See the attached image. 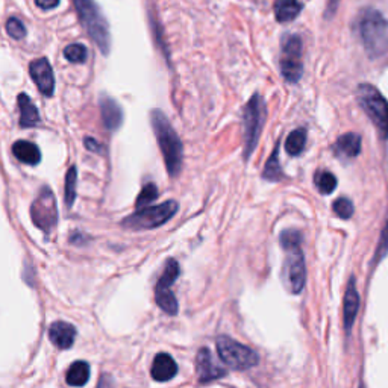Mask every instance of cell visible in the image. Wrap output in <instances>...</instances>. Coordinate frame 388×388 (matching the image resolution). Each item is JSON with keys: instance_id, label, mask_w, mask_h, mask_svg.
<instances>
[{"instance_id": "5bb4252c", "label": "cell", "mask_w": 388, "mask_h": 388, "mask_svg": "<svg viewBox=\"0 0 388 388\" xmlns=\"http://www.w3.org/2000/svg\"><path fill=\"white\" fill-rule=\"evenodd\" d=\"M99 105L103 125H105L108 131H117L123 125V119H125V114H123V109L119 105V102L105 96L100 99Z\"/></svg>"}, {"instance_id": "2e32d148", "label": "cell", "mask_w": 388, "mask_h": 388, "mask_svg": "<svg viewBox=\"0 0 388 388\" xmlns=\"http://www.w3.org/2000/svg\"><path fill=\"white\" fill-rule=\"evenodd\" d=\"M358 309H359V295L356 290V282L352 278L349 281V286L344 295V305H343V323H344L346 333H350V329H352L358 314Z\"/></svg>"}, {"instance_id": "ac0fdd59", "label": "cell", "mask_w": 388, "mask_h": 388, "mask_svg": "<svg viewBox=\"0 0 388 388\" xmlns=\"http://www.w3.org/2000/svg\"><path fill=\"white\" fill-rule=\"evenodd\" d=\"M18 108H20V126L22 128H35L41 123L40 112L36 109L35 103L31 100V98L27 94L22 93L17 99Z\"/></svg>"}, {"instance_id": "83f0119b", "label": "cell", "mask_w": 388, "mask_h": 388, "mask_svg": "<svg viewBox=\"0 0 388 388\" xmlns=\"http://www.w3.org/2000/svg\"><path fill=\"white\" fill-rule=\"evenodd\" d=\"M64 56L73 64H82L88 58V51L83 44H70L65 47Z\"/></svg>"}, {"instance_id": "7c38bea8", "label": "cell", "mask_w": 388, "mask_h": 388, "mask_svg": "<svg viewBox=\"0 0 388 388\" xmlns=\"http://www.w3.org/2000/svg\"><path fill=\"white\" fill-rule=\"evenodd\" d=\"M29 73L40 93L44 94L46 98H52L55 93V76L49 61L46 58L35 60L29 65Z\"/></svg>"}, {"instance_id": "e0dca14e", "label": "cell", "mask_w": 388, "mask_h": 388, "mask_svg": "<svg viewBox=\"0 0 388 388\" xmlns=\"http://www.w3.org/2000/svg\"><path fill=\"white\" fill-rule=\"evenodd\" d=\"M150 375L156 382H167L178 375V364L168 354H158L150 368Z\"/></svg>"}, {"instance_id": "cb8c5ba5", "label": "cell", "mask_w": 388, "mask_h": 388, "mask_svg": "<svg viewBox=\"0 0 388 388\" xmlns=\"http://www.w3.org/2000/svg\"><path fill=\"white\" fill-rule=\"evenodd\" d=\"M76 182H78L76 167L72 166L67 175H65V188H64V201L69 208L73 206L74 199H76Z\"/></svg>"}, {"instance_id": "7402d4cb", "label": "cell", "mask_w": 388, "mask_h": 388, "mask_svg": "<svg viewBox=\"0 0 388 388\" xmlns=\"http://www.w3.org/2000/svg\"><path fill=\"white\" fill-rule=\"evenodd\" d=\"M90 380V366L85 361L73 363L65 375V381L72 387H83Z\"/></svg>"}, {"instance_id": "f1b7e54d", "label": "cell", "mask_w": 388, "mask_h": 388, "mask_svg": "<svg viewBox=\"0 0 388 388\" xmlns=\"http://www.w3.org/2000/svg\"><path fill=\"white\" fill-rule=\"evenodd\" d=\"M279 241H281V246L286 250H291V249H296V248H300V243H302V234L299 231H283L279 236Z\"/></svg>"}, {"instance_id": "4fadbf2b", "label": "cell", "mask_w": 388, "mask_h": 388, "mask_svg": "<svg viewBox=\"0 0 388 388\" xmlns=\"http://www.w3.org/2000/svg\"><path fill=\"white\" fill-rule=\"evenodd\" d=\"M196 372L199 381L202 384L220 380V377L226 376L225 368L214 361L210 349L206 347L199 350V354L196 356Z\"/></svg>"}, {"instance_id": "ba28073f", "label": "cell", "mask_w": 388, "mask_h": 388, "mask_svg": "<svg viewBox=\"0 0 388 388\" xmlns=\"http://www.w3.org/2000/svg\"><path fill=\"white\" fill-rule=\"evenodd\" d=\"M179 264L176 260L170 258L166 262V269L161 274L156 286H155V300L158 307L163 309L164 312H167L168 316H176L179 311V305H178V299L175 297V295L170 288H172L173 283L176 282L178 276H179Z\"/></svg>"}, {"instance_id": "6da1fadb", "label": "cell", "mask_w": 388, "mask_h": 388, "mask_svg": "<svg viewBox=\"0 0 388 388\" xmlns=\"http://www.w3.org/2000/svg\"><path fill=\"white\" fill-rule=\"evenodd\" d=\"M150 121H152L161 154L164 156L167 172L170 176H178L182 167L184 154L181 138L176 134L173 126L170 125L164 112H161L159 109H154L150 112Z\"/></svg>"}, {"instance_id": "f546056e", "label": "cell", "mask_w": 388, "mask_h": 388, "mask_svg": "<svg viewBox=\"0 0 388 388\" xmlns=\"http://www.w3.org/2000/svg\"><path fill=\"white\" fill-rule=\"evenodd\" d=\"M334 213L343 220H349L354 214V203L347 197H340L334 202Z\"/></svg>"}, {"instance_id": "8fae6325", "label": "cell", "mask_w": 388, "mask_h": 388, "mask_svg": "<svg viewBox=\"0 0 388 388\" xmlns=\"http://www.w3.org/2000/svg\"><path fill=\"white\" fill-rule=\"evenodd\" d=\"M288 255L283 261L282 279L286 287L293 295H299L304 290L307 282V267H305V255L300 248L287 250Z\"/></svg>"}, {"instance_id": "52a82bcc", "label": "cell", "mask_w": 388, "mask_h": 388, "mask_svg": "<svg viewBox=\"0 0 388 388\" xmlns=\"http://www.w3.org/2000/svg\"><path fill=\"white\" fill-rule=\"evenodd\" d=\"M217 352L222 361L234 370H249L260 363V356L253 349L229 337H220L217 340Z\"/></svg>"}, {"instance_id": "603a6c76", "label": "cell", "mask_w": 388, "mask_h": 388, "mask_svg": "<svg viewBox=\"0 0 388 388\" xmlns=\"http://www.w3.org/2000/svg\"><path fill=\"white\" fill-rule=\"evenodd\" d=\"M307 145V131L305 129H296L293 131L291 134L286 140V150L287 154L291 156H299L304 152Z\"/></svg>"}, {"instance_id": "836d02e7", "label": "cell", "mask_w": 388, "mask_h": 388, "mask_svg": "<svg viewBox=\"0 0 388 388\" xmlns=\"http://www.w3.org/2000/svg\"><path fill=\"white\" fill-rule=\"evenodd\" d=\"M35 4L39 8L44 9V11H49L60 5V0H35Z\"/></svg>"}, {"instance_id": "ffe728a7", "label": "cell", "mask_w": 388, "mask_h": 388, "mask_svg": "<svg viewBox=\"0 0 388 388\" xmlns=\"http://www.w3.org/2000/svg\"><path fill=\"white\" fill-rule=\"evenodd\" d=\"M13 154L14 156L23 164L27 166H36L41 161V152L31 141L18 140L13 145Z\"/></svg>"}, {"instance_id": "7a4b0ae2", "label": "cell", "mask_w": 388, "mask_h": 388, "mask_svg": "<svg viewBox=\"0 0 388 388\" xmlns=\"http://www.w3.org/2000/svg\"><path fill=\"white\" fill-rule=\"evenodd\" d=\"M358 35L370 58L388 53V22L376 9H364L358 18Z\"/></svg>"}, {"instance_id": "277c9868", "label": "cell", "mask_w": 388, "mask_h": 388, "mask_svg": "<svg viewBox=\"0 0 388 388\" xmlns=\"http://www.w3.org/2000/svg\"><path fill=\"white\" fill-rule=\"evenodd\" d=\"M356 99L359 107L372 120L380 135L388 138V100L382 96V93L375 88L370 83H361L356 91Z\"/></svg>"}, {"instance_id": "1f68e13d", "label": "cell", "mask_w": 388, "mask_h": 388, "mask_svg": "<svg viewBox=\"0 0 388 388\" xmlns=\"http://www.w3.org/2000/svg\"><path fill=\"white\" fill-rule=\"evenodd\" d=\"M387 253H388V223L385 225V228L381 234L380 244H377V249L375 252V261L380 262Z\"/></svg>"}, {"instance_id": "e575fe53", "label": "cell", "mask_w": 388, "mask_h": 388, "mask_svg": "<svg viewBox=\"0 0 388 388\" xmlns=\"http://www.w3.org/2000/svg\"><path fill=\"white\" fill-rule=\"evenodd\" d=\"M337 4H338V0H329V2H328V9H329V13H334V11H335Z\"/></svg>"}, {"instance_id": "4316f807", "label": "cell", "mask_w": 388, "mask_h": 388, "mask_svg": "<svg viewBox=\"0 0 388 388\" xmlns=\"http://www.w3.org/2000/svg\"><path fill=\"white\" fill-rule=\"evenodd\" d=\"M158 199V188L155 184H147L143 187V190L140 192L138 197H137V202H135V206L137 210H143V208L149 206L152 202H155Z\"/></svg>"}, {"instance_id": "3957f363", "label": "cell", "mask_w": 388, "mask_h": 388, "mask_svg": "<svg viewBox=\"0 0 388 388\" xmlns=\"http://www.w3.org/2000/svg\"><path fill=\"white\" fill-rule=\"evenodd\" d=\"M72 2L76 8L79 20L85 31L91 36V40L98 44L99 51L103 55H108L111 51L109 26L98 4L94 0H72Z\"/></svg>"}, {"instance_id": "44dd1931", "label": "cell", "mask_w": 388, "mask_h": 388, "mask_svg": "<svg viewBox=\"0 0 388 388\" xmlns=\"http://www.w3.org/2000/svg\"><path fill=\"white\" fill-rule=\"evenodd\" d=\"M274 17L279 23H288L300 14L302 4L299 0H276L274 2Z\"/></svg>"}, {"instance_id": "484cf974", "label": "cell", "mask_w": 388, "mask_h": 388, "mask_svg": "<svg viewBox=\"0 0 388 388\" xmlns=\"http://www.w3.org/2000/svg\"><path fill=\"white\" fill-rule=\"evenodd\" d=\"M262 176L269 179V181L276 182L283 176L282 170H281V164H279V158H278V147L273 150V154L270 156V159L267 161L266 167H264V173Z\"/></svg>"}, {"instance_id": "4dcf8cb0", "label": "cell", "mask_w": 388, "mask_h": 388, "mask_svg": "<svg viewBox=\"0 0 388 388\" xmlns=\"http://www.w3.org/2000/svg\"><path fill=\"white\" fill-rule=\"evenodd\" d=\"M6 32L14 40H23L27 31H26V27L22 20H18V18H15V17H11L6 22Z\"/></svg>"}, {"instance_id": "5b68a950", "label": "cell", "mask_w": 388, "mask_h": 388, "mask_svg": "<svg viewBox=\"0 0 388 388\" xmlns=\"http://www.w3.org/2000/svg\"><path fill=\"white\" fill-rule=\"evenodd\" d=\"M266 103L260 94H253L252 99L246 103L243 109V128H244V159H249L258 145L261 131L266 121Z\"/></svg>"}, {"instance_id": "d6986e66", "label": "cell", "mask_w": 388, "mask_h": 388, "mask_svg": "<svg viewBox=\"0 0 388 388\" xmlns=\"http://www.w3.org/2000/svg\"><path fill=\"white\" fill-rule=\"evenodd\" d=\"M334 152L338 158H355L361 152V137L349 132L340 137L334 145Z\"/></svg>"}, {"instance_id": "d4e9b609", "label": "cell", "mask_w": 388, "mask_h": 388, "mask_svg": "<svg viewBox=\"0 0 388 388\" xmlns=\"http://www.w3.org/2000/svg\"><path fill=\"white\" fill-rule=\"evenodd\" d=\"M314 182H316L317 190L321 194L334 193L335 188H337V178L330 172H319L314 176Z\"/></svg>"}, {"instance_id": "8992f818", "label": "cell", "mask_w": 388, "mask_h": 388, "mask_svg": "<svg viewBox=\"0 0 388 388\" xmlns=\"http://www.w3.org/2000/svg\"><path fill=\"white\" fill-rule=\"evenodd\" d=\"M178 211V202L167 201L161 205L146 206L143 210H138L135 214L126 217L123 220V226L129 229L145 231L155 229L158 226L167 223Z\"/></svg>"}, {"instance_id": "d6a6232c", "label": "cell", "mask_w": 388, "mask_h": 388, "mask_svg": "<svg viewBox=\"0 0 388 388\" xmlns=\"http://www.w3.org/2000/svg\"><path fill=\"white\" fill-rule=\"evenodd\" d=\"M83 143H85V147H87L88 150H91V152H94V154H102V152H103L102 145L98 143V141L94 140V138L87 137V138H85Z\"/></svg>"}, {"instance_id": "9a60e30c", "label": "cell", "mask_w": 388, "mask_h": 388, "mask_svg": "<svg viewBox=\"0 0 388 388\" xmlns=\"http://www.w3.org/2000/svg\"><path fill=\"white\" fill-rule=\"evenodd\" d=\"M49 338L58 349H70L76 338V328L67 321H55L49 328Z\"/></svg>"}, {"instance_id": "9c48e42d", "label": "cell", "mask_w": 388, "mask_h": 388, "mask_svg": "<svg viewBox=\"0 0 388 388\" xmlns=\"http://www.w3.org/2000/svg\"><path fill=\"white\" fill-rule=\"evenodd\" d=\"M31 219L36 228L46 234H51L58 220L55 194L49 187H43L31 206Z\"/></svg>"}, {"instance_id": "30bf717a", "label": "cell", "mask_w": 388, "mask_h": 388, "mask_svg": "<svg viewBox=\"0 0 388 388\" xmlns=\"http://www.w3.org/2000/svg\"><path fill=\"white\" fill-rule=\"evenodd\" d=\"M281 73L286 81L296 83L304 74L302 64V41L297 35H288L282 41Z\"/></svg>"}]
</instances>
